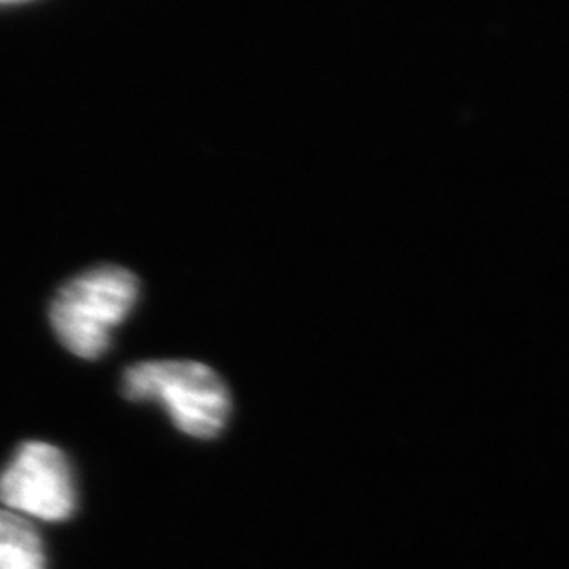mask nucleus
I'll use <instances>...</instances> for the list:
<instances>
[{
  "label": "nucleus",
  "instance_id": "2",
  "mask_svg": "<svg viewBox=\"0 0 569 569\" xmlns=\"http://www.w3.org/2000/svg\"><path fill=\"white\" fill-rule=\"evenodd\" d=\"M121 388L133 403H161L176 428L194 439L218 437L232 409L224 380L197 361H143L127 367Z\"/></svg>",
  "mask_w": 569,
  "mask_h": 569
},
{
  "label": "nucleus",
  "instance_id": "4",
  "mask_svg": "<svg viewBox=\"0 0 569 569\" xmlns=\"http://www.w3.org/2000/svg\"><path fill=\"white\" fill-rule=\"evenodd\" d=\"M0 569H47L39 529L7 509L0 510Z\"/></svg>",
  "mask_w": 569,
  "mask_h": 569
},
{
  "label": "nucleus",
  "instance_id": "3",
  "mask_svg": "<svg viewBox=\"0 0 569 569\" xmlns=\"http://www.w3.org/2000/svg\"><path fill=\"white\" fill-rule=\"evenodd\" d=\"M0 502L26 519H70L77 510V483L66 453L42 441L23 443L0 472Z\"/></svg>",
  "mask_w": 569,
  "mask_h": 569
},
{
  "label": "nucleus",
  "instance_id": "1",
  "mask_svg": "<svg viewBox=\"0 0 569 569\" xmlns=\"http://www.w3.org/2000/svg\"><path fill=\"white\" fill-rule=\"evenodd\" d=\"M140 298L138 277L121 266H98L68 281L51 302L49 319L61 345L93 361L112 342V331Z\"/></svg>",
  "mask_w": 569,
  "mask_h": 569
}]
</instances>
